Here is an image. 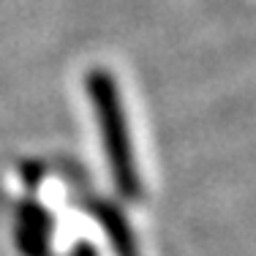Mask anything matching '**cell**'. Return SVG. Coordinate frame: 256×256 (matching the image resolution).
I'll return each mask as SVG.
<instances>
[{"instance_id": "obj_1", "label": "cell", "mask_w": 256, "mask_h": 256, "mask_svg": "<svg viewBox=\"0 0 256 256\" xmlns=\"http://www.w3.org/2000/svg\"><path fill=\"white\" fill-rule=\"evenodd\" d=\"M96 104L101 106L104 123H106V144H109V156L112 164L118 169V180L123 182L128 191H134V172H131V156H128V139H126V126H123V114H120L118 104L112 96V84L104 74H96L90 79Z\"/></svg>"}]
</instances>
